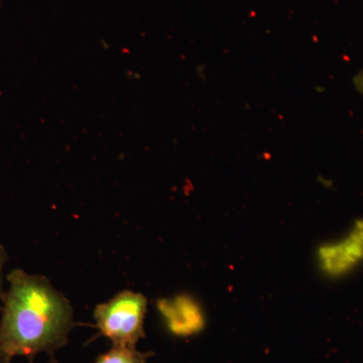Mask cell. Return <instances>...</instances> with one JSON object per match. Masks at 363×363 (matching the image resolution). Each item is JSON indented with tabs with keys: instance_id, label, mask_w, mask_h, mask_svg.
<instances>
[{
	"instance_id": "1",
	"label": "cell",
	"mask_w": 363,
	"mask_h": 363,
	"mask_svg": "<svg viewBox=\"0 0 363 363\" xmlns=\"http://www.w3.org/2000/svg\"><path fill=\"white\" fill-rule=\"evenodd\" d=\"M0 317V363L39 353L52 357L74 326L70 301L49 279L16 269L7 276Z\"/></svg>"
},
{
	"instance_id": "5",
	"label": "cell",
	"mask_w": 363,
	"mask_h": 363,
	"mask_svg": "<svg viewBox=\"0 0 363 363\" xmlns=\"http://www.w3.org/2000/svg\"><path fill=\"white\" fill-rule=\"evenodd\" d=\"M152 352H143L136 347L112 345L111 350L99 355L94 363H147Z\"/></svg>"
},
{
	"instance_id": "3",
	"label": "cell",
	"mask_w": 363,
	"mask_h": 363,
	"mask_svg": "<svg viewBox=\"0 0 363 363\" xmlns=\"http://www.w3.org/2000/svg\"><path fill=\"white\" fill-rule=\"evenodd\" d=\"M320 271L329 279H341L363 264V218L353 222L338 240L324 243L317 250Z\"/></svg>"
},
{
	"instance_id": "7",
	"label": "cell",
	"mask_w": 363,
	"mask_h": 363,
	"mask_svg": "<svg viewBox=\"0 0 363 363\" xmlns=\"http://www.w3.org/2000/svg\"><path fill=\"white\" fill-rule=\"evenodd\" d=\"M353 83H354L355 88H357L358 92L363 95V69L355 75L354 79H353Z\"/></svg>"
},
{
	"instance_id": "8",
	"label": "cell",
	"mask_w": 363,
	"mask_h": 363,
	"mask_svg": "<svg viewBox=\"0 0 363 363\" xmlns=\"http://www.w3.org/2000/svg\"><path fill=\"white\" fill-rule=\"evenodd\" d=\"M54 363H60V362H54Z\"/></svg>"
},
{
	"instance_id": "6",
	"label": "cell",
	"mask_w": 363,
	"mask_h": 363,
	"mask_svg": "<svg viewBox=\"0 0 363 363\" xmlns=\"http://www.w3.org/2000/svg\"><path fill=\"white\" fill-rule=\"evenodd\" d=\"M7 259V252L6 248L4 247V245L0 243V302L2 301V297H4V267H6Z\"/></svg>"
},
{
	"instance_id": "2",
	"label": "cell",
	"mask_w": 363,
	"mask_h": 363,
	"mask_svg": "<svg viewBox=\"0 0 363 363\" xmlns=\"http://www.w3.org/2000/svg\"><path fill=\"white\" fill-rule=\"evenodd\" d=\"M147 298L140 293L123 291L111 300L97 305L94 319L100 334L112 345L136 347L145 337V319Z\"/></svg>"
},
{
	"instance_id": "4",
	"label": "cell",
	"mask_w": 363,
	"mask_h": 363,
	"mask_svg": "<svg viewBox=\"0 0 363 363\" xmlns=\"http://www.w3.org/2000/svg\"><path fill=\"white\" fill-rule=\"evenodd\" d=\"M157 308L167 330L176 337L196 335L202 332L206 325L201 306L186 294L161 298L157 301Z\"/></svg>"
}]
</instances>
